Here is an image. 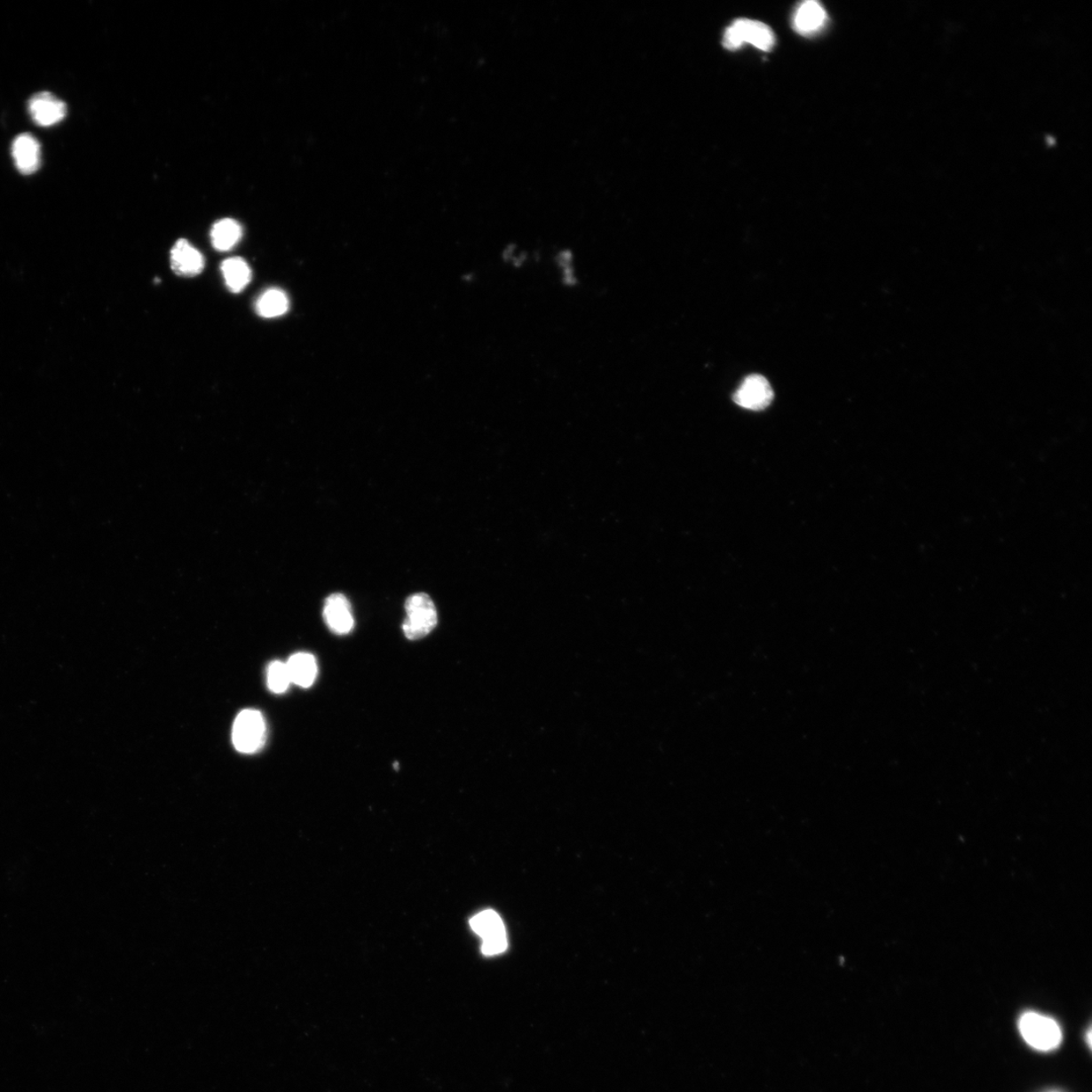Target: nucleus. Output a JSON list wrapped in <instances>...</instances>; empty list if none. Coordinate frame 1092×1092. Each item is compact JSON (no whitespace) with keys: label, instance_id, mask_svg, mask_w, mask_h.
Returning <instances> with one entry per match:
<instances>
[{"label":"nucleus","instance_id":"7","mask_svg":"<svg viewBox=\"0 0 1092 1092\" xmlns=\"http://www.w3.org/2000/svg\"><path fill=\"white\" fill-rule=\"evenodd\" d=\"M324 619L328 628L338 636L351 632L354 626L352 605L344 595L332 594L326 599Z\"/></svg>","mask_w":1092,"mask_h":1092},{"label":"nucleus","instance_id":"11","mask_svg":"<svg viewBox=\"0 0 1092 1092\" xmlns=\"http://www.w3.org/2000/svg\"><path fill=\"white\" fill-rule=\"evenodd\" d=\"M291 683L303 688H309L315 682L318 667L314 655L308 653H297L286 662Z\"/></svg>","mask_w":1092,"mask_h":1092},{"label":"nucleus","instance_id":"18","mask_svg":"<svg viewBox=\"0 0 1092 1092\" xmlns=\"http://www.w3.org/2000/svg\"><path fill=\"white\" fill-rule=\"evenodd\" d=\"M1050 1092H1058V1091H1050Z\"/></svg>","mask_w":1092,"mask_h":1092},{"label":"nucleus","instance_id":"14","mask_svg":"<svg viewBox=\"0 0 1092 1092\" xmlns=\"http://www.w3.org/2000/svg\"><path fill=\"white\" fill-rule=\"evenodd\" d=\"M289 307V297L285 291L271 289L262 294L257 303V310L260 316L274 318L286 314Z\"/></svg>","mask_w":1092,"mask_h":1092},{"label":"nucleus","instance_id":"13","mask_svg":"<svg viewBox=\"0 0 1092 1092\" xmlns=\"http://www.w3.org/2000/svg\"><path fill=\"white\" fill-rule=\"evenodd\" d=\"M221 269L226 285L233 293H239L251 281L249 265L242 258L235 257L225 260Z\"/></svg>","mask_w":1092,"mask_h":1092},{"label":"nucleus","instance_id":"16","mask_svg":"<svg viewBox=\"0 0 1092 1092\" xmlns=\"http://www.w3.org/2000/svg\"><path fill=\"white\" fill-rule=\"evenodd\" d=\"M290 677L286 662L273 661L268 668L267 684L273 693L281 694L289 686Z\"/></svg>","mask_w":1092,"mask_h":1092},{"label":"nucleus","instance_id":"3","mask_svg":"<svg viewBox=\"0 0 1092 1092\" xmlns=\"http://www.w3.org/2000/svg\"><path fill=\"white\" fill-rule=\"evenodd\" d=\"M775 41V35L767 25L744 19L735 20L724 36V45L728 50H737L748 43L762 51H770Z\"/></svg>","mask_w":1092,"mask_h":1092},{"label":"nucleus","instance_id":"2","mask_svg":"<svg viewBox=\"0 0 1092 1092\" xmlns=\"http://www.w3.org/2000/svg\"><path fill=\"white\" fill-rule=\"evenodd\" d=\"M407 618L403 631L407 638L421 639L429 635L437 625V611L431 596L425 593L414 594L405 604Z\"/></svg>","mask_w":1092,"mask_h":1092},{"label":"nucleus","instance_id":"12","mask_svg":"<svg viewBox=\"0 0 1092 1092\" xmlns=\"http://www.w3.org/2000/svg\"><path fill=\"white\" fill-rule=\"evenodd\" d=\"M212 243L215 249L218 251H228L237 245L242 238V228L238 222L232 218H223L214 225L212 233Z\"/></svg>","mask_w":1092,"mask_h":1092},{"label":"nucleus","instance_id":"1","mask_svg":"<svg viewBox=\"0 0 1092 1092\" xmlns=\"http://www.w3.org/2000/svg\"><path fill=\"white\" fill-rule=\"evenodd\" d=\"M1018 1029L1026 1044L1038 1051H1053L1057 1049L1062 1042L1060 1025L1049 1017L1025 1013L1019 1018Z\"/></svg>","mask_w":1092,"mask_h":1092},{"label":"nucleus","instance_id":"10","mask_svg":"<svg viewBox=\"0 0 1092 1092\" xmlns=\"http://www.w3.org/2000/svg\"><path fill=\"white\" fill-rule=\"evenodd\" d=\"M827 12L818 2H805L800 4L793 20L795 30L801 35L818 33L825 27Z\"/></svg>","mask_w":1092,"mask_h":1092},{"label":"nucleus","instance_id":"5","mask_svg":"<svg viewBox=\"0 0 1092 1092\" xmlns=\"http://www.w3.org/2000/svg\"><path fill=\"white\" fill-rule=\"evenodd\" d=\"M774 398L767 378L752 375L745 378L733 396L737 405L748 410L760 411L767 408Z\"/></svg>","mask_w":1092,"mask_h":1092},{"label":"nucleus","instance_id":"4","mask_svg":"<svg viewBox=\"0 0 1092 1092\" xmlns=\"http://www.w3.org/2000/svg\"><path fill=\"white\" fill-rule=\"evenodd\" d=\"M232 737L239 752L252 754L258 751L264 746L266 738L264 716L257 710L242 711L233 726Z\"/></svg>","mask_w":1092,"mask_h":1092},{"label":"nucleus","instance_id":"8","mask_svg":"<svg viewBox=\"0 0 1092 1092\" xmlns=\"http://www.w3.org/2000/svg\"><path fill=\"white\" fill-rule=\"evenodd\" d=\"M12 154L18 170L24 176H31L40 169L41 146L34 136H18L12 143Z\"/></svg>","mask_w":1092,"mask_h":1092},{"label":"nucleus","instance_id":"6","mask_svg":"<svg viewBox=\"0 0 1092 1092\" xmlns=\"http://www.w3.org/2000/svg\"><path fill=\"white\" fill-rule=\"evenodd\" d=\"M28 113L39 126L51 127L67 116V107L52 93L44 91L35 94L28 101Z\"/></svg>","mask_w":1092,"mask_h":1092},{"label":"nucleus","instance_id":"15","mask_svg":"<svg viewBox=\"0 0 1092 1092\" xmlns=\"http://www.w3.org/2000/svg\"><path fill=\"white\" fill-rule=\"evenodd\" d=\"M470 924L472 930L482 938L483 940L494 936L506 934L503 921L492 909L484 910V912L473 916L470 921Z\"/></svg>","mask_w":1092,"mask_h":1092},{"label":"nucleus","instance_id":"17","mask_svg":"<svg viewBox=\"0 0 1092 1092\" xmlns=\"http://www.w3.org/2000/svg\"><path fill=\"white\" fill-rule=\"evenodd\" d=\"M507 946L508 941L506 934L494 936L483 940L482 952L486 956L498 955V954L503 953L507 949Z\"/></svg>","mask_w":1092,"mask_h":1092},{"label":"nucleus","instance_id":"9","mask_svg":"<svg viewBox=\"0 0 1092 1092\" xmlns=\"http://www.w3.org/2000/svg\"><path fill=\"white\" fill-rule=\"evenodd\" d=\"M170 258L173 272L182 276L198 275L205 266V259L201 252L185 239L178 240L173 246Z\"/></svg>","mask_w":1092,"mask_h":1092}]
</instances>
